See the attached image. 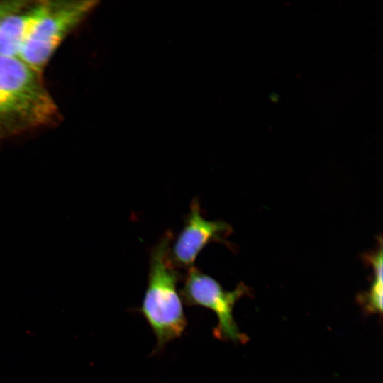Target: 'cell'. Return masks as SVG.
I'll return each instance as SVG.
<instances>
[{
    "label": "cell",
    "instance_id": "cell-1",
    "mask_svg": "<svg viewBox=\"0 0 383 383\" xmlns=\"http://www.w3.org/2000/svg\"><path fill=\"white\" fill-rule=\"evenodd\" d=\"M59 117L41 74L17 57L0 55V143L53 125Z\"/></svg>",
    "mask_w": 383,
    "mask_h": 383
},
{
    "label": "cell",
    "instance_id": "cell-2",
    "mask_svg": "<svg viewBox=\"0 0 383 383\" xmlns=\"http://www.w3.org/2000/svg\"><path fill=\"white\" fill-rule=\"evenodd\" d=\"M172 238V232H166L151 250L148 284L138 309L156 337L157 352L180 337L187 326L177 290L179 273L169 257Z\"/></svg>",
    "mask_w": 383,
    "mask_h": 383
},
{
    "label": "cell",
    "instance_id": "cell-3",
    "mask_svg": "<svg viewBox=\"0 0 383 383\" xmlns=\"http://www.w3.org/2000/svg\"><path fill=\"white\" fill-rule=\"evenodd\" d=\"M97 3L96 1H48L45 13L16 57L41 74L66 35L86 18Z\"/></svg>",
    "mask_w": 383,
    "mask_h": 383
},
{
    "label": "cell",
    "instance_id": "cell-4",
    "mask_svg": "<svg viewBox=\"0 0 383 383\" xmlns=\"http://www.w3.org/2000/svg\"><path fill=\"white\" fill-rule=\"evenodd\" d=\"M246 292L239 284L233 291H226L215 279L193 266L187 270L184 287L181 291L182 301L190 306H202L211 310L218 319L213 335L218 339L244 342L243 334L234 321L233 311L236 301Z\"/></svg>",
    "mask_w": 383,
    "mask_h": 383
},
{
    "label": "cell",
    "instance_id": "cell-5",
    "mask_svg": "<svg viewBox=\"0 0 383 383\" xmlns=\"http://www.w3.org/2000/svg\"><path fill=\"white\" fill-rule=\"evenodd\" d=\"M229 233L230 226L226 222L207 220L202 216L199 201L195 198L183 228L170 245L169 257L176 268L188 270L194 266L198 255L209 243L222 241Z\"/></svg>",
    "mask_w": 383,
    "mask_h": 383
},
{
    "label": "cell",
    "instance_id": "cell-6",
    "mask_svg": "<svg viewBox=\"0 0 383 383\" xmlns=\"http://www.w3.org/2000/svg\"><path fill=\"white\" fill-rule=\"evenodd\" d=\"M47 8L48 1H34L22 11L3 19L0 23V55L16 57Z\"/></svg>",
    "mask_w": 383,
    "mask_h": 383
},
{
    "label": "cell",
    "instance_id": "cell-7",
    "mask_svg": "<svg viewBox=\"0 0 383 383\" xmlns=\"http://www.w3.org/2000/svg\"><path fill=\"white\" fill-rule=\"evenodd\" d=\"M369 261L371 262L374 277L370 290L362 296V302L367 311L371 313H379L382 311V291H383V266H382V249L370 256Z\"/></svg>",
    "mask_w": 383,
    "mask_h": 383
},
{
    "label": "cell",
    "instance_id": "cell-8",
    "mask_svg": "<svg viewBox=\"0 0 383 383\" xmlns=\"http://www.w3.org/2000/svg\"><path fill=\"white\" fill-rule=\"evenodd\" d=\"M33 2L23 0L0 1V19L3 20L8 16L22 11L31 6Z\"/></svg>",
    "mask_w": 383,
    "mask_h": 383
},
{
    "label": "cell",
    "instance_id": "cell-9",
    "mask_svg": "<svg viewBox=\"0 0 383 383\" xmlns=\"http://www.w3.org/2000/svg\"><path fill=\"white\" fill-rule=\"evenodd\" d=\"M1 21H2V20L0 19V23H1Z\"/></svg>",
    "mask_w": 383,
    "mask_h": 383
}]
</instances>
